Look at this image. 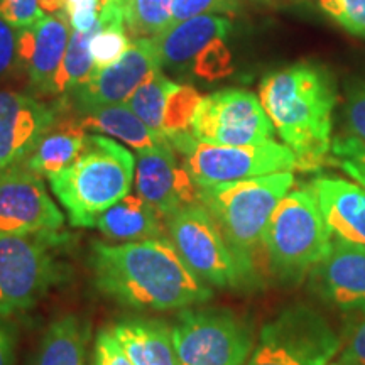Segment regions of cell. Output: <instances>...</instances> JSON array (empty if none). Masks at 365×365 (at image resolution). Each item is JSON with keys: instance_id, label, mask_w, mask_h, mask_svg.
<instances>
[{"instance_id": "1", "label": "cell", "mask_w": 365, "mask_h": 365, "mask_svg": "<svg viewBox=\"0 0 365 365\" xmlns=\"http://www.w3.org/2000/svg\"><path fill=\"white\" fill-rule=\"evenodd\" d=\"M90 267L100 293L127 308L166 312L207 303L213 296L164 237L117 245L93 240Z\"/></svg>"}, {"instance_id": "2", "label": "cell", "mask_w": 365, "mask_h": 365, "mask_svg": "<svg viewBox=\"0 0 365 365\" xmlns=\"http://www.w3.org/2000/svg\"><path fill=\"white\" fill-rule=\"evenodd\" d=\"M259 98L282 143L294 153L298 170L317 171L328 163L339 90L327 68L296 63L269 73L259 85Z\"/></svg>"}, {"instance_id": "3", "label": "cell", "mask_w": 365, "mask_h": 365, "mask_svg": "<svg viewBox=\"0 0 365 365\" xmlns=\"http://www.w3.org/2000/svg\"><path fill=\"white\" fill-rule=\"evenodd\" d=\"M293 171L200 186L198 202L208 210L239 264L245 287L259 281L257 259L277 205L293 190Z\"/></svg>"}, {"instance_id": "4", "label": "cell", "mask_w": 365, "mask_h": 365, "mask_svg": "<svg viewBox=\"0 0 365 365\" xmlns=\"http://www.w3.org/2000/svg\"><path fill=\"white\" fill-rule=\"evenodd\" d=\"M135 158L107 135H86L83 153L49 185L73 227H95L97 218L129 195Z\"/></svg>"}, {"instance_id": "5", "label": "cell", "mask_w": 365, "mask_h": 365, "mask_svg": "<svg viewBox=\"0 0 365 365\" xmlns=\"http://www.w3.org/2000/svg\"><path fill=\"white\" fill-rule=\"evenodd\" d=\"M333 234L312 185L291 190L274 210L264 235V252L272 276L282 284H299L331 247Z\"/></svg>"}, {"instance_id": "6", "label": "cell", "mask_w": 365, "mask_h": 365, "mask_svg": "<svg viewBox=\"0 0 365 365\" xmlns=\"http://www.w3.org/2000/svg\"><path fill=\"white\" fill-rule=\"evenodd\" d=\"M65 240L59 232L0 237V314L11 317L36 307L70 277L61 259Z\"/></svg>"}, {"instance_id": "7", "label": "cell", "mask_w": 365, "mask_h": 365, "mask_svg": "<svg viewBox=\"0 0 365 365\" xmlns=\"http://www.w3.org/2000/svg\"><path fill=\"white\" fill-rule=\"evenodd\" d=\"M340 349V333L322 313L293 304L261 328L245 365H328Z\"/></svg>"}, {"instance_id": "8", "label": "cell", "mask_w": 365, "mask_h": 365, "mask_svg": "<svg viewBox=\"0 0 365 365\" xmlns=\"http://www.w3.org/2000/svg\"><path fill=\"white\" fill-rule=\"evenodd\" d=\"M168 140L198 186L298 170L293 150L274 139L254 145H217L200 143L191 132H182Z\"/></svg>"}, {"instance_id": "9", "label": "cell", "mask_w": 365, "mask_h": 365, "mask_svg": "<svg viewBox=\"0 0 365 365\" xmlns=\"http://www.w3.org/2000/svg\"><path fill=\"white\" fill-rule=\"evenodd\" d=\"M173 330L181 365H245L252 354V327L225 308H186Z\"/></svg>"}, {"instance_id": "10", "label": "cell", "mask_w": 365, "mask_h": 365, "mask_svg": "<svg viewBox=\"0 0 365 365\" xmlns=\"http://www.w3.org/2000/svg\"><path fill=\"white\" fill-rule=\"evenodd\" d=\"M171 244L191 271L213 287H245L244 276L217 222L202 203L166 217Z\"/></svg>"}, {"instance_id": "11", "label": "cell", "mask_w": 365, "mask_h": 365, "mask_svg": "<svg viewBox=\"0 0 365 365\" xmlns=\"http://www.w3.org/2000/svg\"><path fill=\"white\" fill-rule=\"evenodd\" d=\"M271 118L252 91L225 88L202 98L191 134L200 143L217 145H254L272 140Z\"/></svg>"}, {"instance_id": "12", "label": "cell", "mask_w": 365, "mask_h": 365, "mask_svg": "<svg viewBox=\"0 0 365 365\" xmlns=\"http://www.w3.org/2000/svg\"><path fill=\"white\" fill-rule=\"evenodd\" d=\"M65 215L49 198L44 178L22 164L0 175V237L59 232Z\"/></svg>"}, {"instance_id": "13", "label": "cell", "mask_w": 365, "mask_h": 365, "mask_svg": "<svg viewBox=\"0 0 365 365\" xmlns=\"http://www.w3.org/2000/svg\"><path fill=\"white\" fill-rule=\"evenodd\" d=\"M161 68L158 48L153 38H135L127 51L112 65L100 68L73 91L75 107L88 112L107 105L127 103L137 86L149 78L150 73Z\"/></svg>"}, {"instance_id": "14", "label": "cell", "mask_w": 365, "mask_h": 365, "mask_svg": "<svg viewBox=\"0 0 365 365\" xmlns=\"http://www.w3.org/2000/svg\"><path fill=\"white\" fill-rule=\"evenodd\" d=\"M135 191L163 218L186 205L198 203L200 186L170 143L137 150Z\"/></svg>"}, {"instance_id": "15", "label": "cell", "mask_w": 365, "mask_h": 365, "mask_svg": "<svg viewBox=\"0 0 365 365\" xmlns=\"http://www.w3.org/2000/svg\"><path fill=\"white\" fill-rule=\"evenodd\" d=\"M309 291L335 312H365V247L333 237L325 257L308 274Z\"/></svg>"}, {"instance_id": "16", "label": "cell", "mask_w": 365, "mask_h": 365, "mask_svg": "<svg viewBox=\"0 0 365 365\" xmlns=\"http://www.w3.org/2000/svg\"><path fill=\"white\" fill-rule=\"evenodd\" d=\"M63 105H49L31 95L0 90V164L17 166L29 156L41 135L59 118Z\"/></svg>"}, {"instance_id": "17", "label": "cell", "mask_w": 365, "mask_h": 365, "mask_svg": "<svg viewBox=\"0 0 365 365\" xmlns=\"http://www.w3.org/2000/svg\"><path fill=\"white\" fill-rule=\"evenodd\" d=\"M232 31V22L225 16L203 14L191 17L163 33L154 36L161 68L168 70H188L195 58L215 39H225Z\"/></svg>"}, {"instance_id": "18", "label": "cell", "mask_w": 365, "mask_h": 365, "mask_svg": "<svg viewBox=\"0 0 365 365\" xmlns=\"http://www.w3.org/2000/svg\"><path fill=\"white\" fill-rule=\"evenodd\" d=\"M333 237L365 247V188L336 176L309 182Z\"/></svg>"}, {"instance_id": "19", "label": "cell", "mask_w": 365, "mask_h": 365, "mask_svg": "<svg viewBox=\"0 0 365 365\" xmlns=\"http://www.w3.org/2000/svg\"><path fill=\"white\" fill-rule=\"evenodd\" d=\"M71 22L68 12L51 14L34 24L33 54L26 66L29 85L41 93H51L53 81L70 44Z\"/></svg>"}, {"instance_id": "20", "label": "cell", "mask_w": 365, "mask_h": 365, "mask_svg": "<svg viewBox=\"0 0 365 365\" xmlns=\"http://www.w3.org/2000/svg\"><path fill=\"white\" fill-rule=\"evenodd\" d=\"M134 365H181L173 330L154 318H127L112 327Z\"/></svg>"}, {"instance_id": "21", "label": "cell", "mask_w": 365, "mask_h": 365, "mask_svg": "<svg viewBox=\"0 0 365 365\" xmlns=\"http://www.w3.org/2000/svg\"><path fill=\"white\" fill-rule=\"evenodd\" d=\"M86 135L88 134L81 127L80 120L58 118L41 135L34 149L21 164L36 175L49 180L76 161V158L83 153Z\"/></svg>"}, {"instance_id": "22", "label": "cell", "mask_w": 365, "mask_h": 365, "mask_svg": "<svg viewBox=\"0 0 365 365\" xmlns=\"http://www.w3.org/2000/svg\"><path fill=\"white\" fill-rule=\"evenodd\" d=\"M90 322L78 314H66L46 328L31 365H90Z\"/></svg>"}, {"instance_id": "23", "label": "cell", "mask_w": 365, "mask_h": 365, "mask_svg": "<svg viewBox=\"0 0 365 365\" xmlns=\"http://www.w3.org/2000/svg\"><path fill=\"white\" fill-rule=\"evenodd\" d=\"M161 215L139 195H125L105 210L95 227L112 240L132 242L163 237Z\"/></svg>"}, {"instance_id": "24", "label": "cell", "mask_w": 365, "mask_h": 365, "mask_svg": "<svg viewBox=\"0 0 365 365\" xmlns=\"http://www.w3.org/2000/svg\"><path fill=\"white\" fill-rule=\"evenodd\" d=\"M80 124L83 129H90L100 134L113 137V139L122 140L135 150H144L156 148V145L166 144L170 140L161 132L150 129L144 124L127 103L107 105V107H98L93 110L83 112Z\"/></svg>"}, {"instance_id": "25", "label": "cell", "mask_w": 365, "mask_h": 365, "mask_svg": "<svg viewBox=\"0 0 365 365\" xmlns=\"http://www.w3.org/2000/svg\"><path fill=\"white\" fill-rule=\"evenodd\" d=\"M95 31L90 33L71 31L70 44L53 81L51 95H71L95 71V63L90 53V41Z\"/></svg>"}, {"instance_id": "26", "label": "cell", "mask_w": 365, "mask_h": 365, "mask_svg": "<svg viewBox=\"0 0 365 365\" xmlns=\"http://www.w3.org/2000/svg\"><path fill=\"white\" fill-rule=\"evenodd\" d=\"M173 86H175V81L168 78L163 73V68H159V70L150 73L144 83L137 86V90L127 100V105L144 124H148L150 129L161 132L164 108H166L168 95H170Z\"/></svg>"}, {"instance_id": "27", "label": "cell", "mask_w": 365, "mask_h": 365, "mask_svg": "<svg viewBox=\"0 0 365 365\" xmlns=\"http://www.w3.org/2000/svg\"><path fill=\"white\" fill-rule=\"evenodd\" d=\"M175 0H125V29L129 38H154L171 24Z\"/></svg>"}, {"instance_id": "28", "label": "cell", "mask_w": 365, "mask_h": 365, "mask_svg": "<svg viewBox=\"0 0 365 365\" xmlns=\"http://www.w3.org/2000/svg\"><path fill=\"white\" fill-rule=\"evenodd\" d=\"M202 98V95L193 86L175 83L168 95L166 108H164L161 132L166 135V139L171 135L182 134V132H191L196 108Z\"/></svg>"}, {"instance_id": "29", "label": "cell", "mask_w": 365, "mask_h": 365, "mask_svg": "<svg viewBox=\"0 0 365 365\" xmlns=\"http://www.w3.org/2000/svg\"><path fill=\"white\" fill-rule=\"evenodd\" d=\"M328 163L339 166L346 176L365 188V140L352 134L335 137Z\"/></svg>"}, {"instance_id": "30", "label": "cell", "mask_w": 365, "mask_h": 365, "mask_svg": "<svg viewBox=\"0 0 365 365\" xmlns=\"http://www.w3.org/2000/svg\"><path fill=\"white\" fill-rule=\"evenodd\" d=\"M191 71L198 78L207 81H217L225 78L234 71L232 66V54L225 39H215L195 58Z\"/></svg>"}, {"instance_id": "31", "label": "cell", "mask_w": 365, "mask_h": 365, "mask_svg": "<svg viewBox=\"0 0 365 365\" xmlns=\"http://www.w3.org/2000/svg\"><path fill=\"white\" fill-rule=\"evenodd\" d=\"M318 4L341 29L365 38V0H318Z\"/></svg>"}, {"instance_id": "32", "label": "cell", "mask_w": 365, "mask_h": 365, "mask_svg": "<svg viewBox=\"0 0 365 365\" xmlns=\"http://www.w3.org/2000/svg\"><path fill=\"white\" fill-rule=\"evenodd\" d=\"M341 339V357L352 360L359 365H365V312L346 314Z\"/></svg>"}, {"instance_id": "33", "label": "cell", "mask_w": 365, "mask_h": 365, "mask_svg": "<svg viewBox=\"0 0 365 365\" xmlns=\"http://www.w3.org/2000/svg\"><path fill=\"white\" fill-rule=\"evenodd\" d=\"M344 117L350 134L365 140V80L346 83Z\"/></svg>"}, {"instance_id": "34", "label": "cell", "mask_w": 365, "mask_h": 365, "mask_svg": "<svg viewBox=\"0 0 365 365\" xmlns=\"http://www.w3.org/2000/svg\"><path fill=\"white\" fill-rule=\"evenodd\" d=\"M237 9L239 0H175L170 26L203 14H234Z\"/></svg>"}, {"instance_id": "35", "label": "cell", "mask_w": 365, "mask_h": 365, "mask_svg": "<svg viewBox=\"0 0 365 365\" xmlns=\"http://www.w3.org/2000/svg\"><path fill=\"white\" fill-rule=\"evenodd\" d=\"M0 16L16 29L34 26L44 17L39 0H0Z\"/></svg>"}, {"instance_id": "36", "label": "cell", "mask_w": 365, "mask_h": 365, "mask_svg": "<svg viewBox=\"0 0 365 365\" xmlns=\"http://www.w3.org/2000/svg\"><path fill=\"white\" fill-rule=\"evenodd\" d=\"M93 365H134L112 328L98 331L93 345Z\"/></svg>"}, {"instance_id": "37", "label": "cell", "mask_w": 365, "mask_h": 365, "mask_svg": "<svg viewBox=\"0 0 365 365\" xmlns=\"http://www.w3.org/2000/svg\"><path fill=\"white\" fill-rule=\"evenodd\" d=\"M17 61V29L0 16V76L11 73Z\"/></svg>"}, {"instance_id": "38", "label": "cell", "mask_w": 365, "mask_h": 365, "mask_svg": "<svg viewBox=\"0 0 365 365\" xmlns=\"http://www.w3.org/2000/svg\"><path fill=\"white\" fill-rule=\"evenodd\" d=\"M17 330L7 317L0 314V365H16Z\"/></svg>"}, {"instance_id": "39", "label": "cell", "mask_w": 365, "mask_h": 365, "mask_svg": "<svg viewBox=\"0 0 365 365\" xmlns=\"http://www.w3.org/2000/svg\"><path fill=\"white\" fill-rule=\"evenodd\" d=\"M66 6H68V0H39V9L43 11L44 16L68 12Z\"/></svg>"}, {"instance_id": "40", "label": "cell", "mask_w": 365, "mask_h": 365, "mask_svg": "<svg viewBox=\"0 0 365 365\" xmlns=\"http://www.w3.org/2000/svg\"><path fill=\"white\" fill-rule=\"evenodd\" d=\"M328 365H359V364H355V362H352V360H349V359H345V357H341V355H339V357L333 359Z\"/></svg>"}, {"instance_id": "41", "label": "cell", "mask_w": 365, "mask_h": 365, "mask_svg": "<svg viewBox=\"0 0 365 365\" xmlns=\"http://www.w3.org/2000/svg\"><path fill=\"white\" fill-rule=\"evenodd\" d=\"M262 2H267V4H284V2H291V0H262Z\"/></svg>"}, {"instance_id": "42", "label": "cell", "mask_w": 365, "mask_h": 365, "mask_svg": "<svg viewBox=\"0 0 365 365\" xmlns=\"http://www.w3.org/2000/svg\"><path fill=\"white\" fill-rule=\"evenodd\" d=\"M100 2H108V0H100Z\"/></svg>"}]
</instances>
